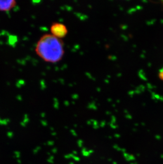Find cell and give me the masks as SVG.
Instances as JSON below:
<instances>
[{
    "label": "cell",
    "mask_w": 163,
    "mask_h": 164,
    "mask_svg": "<svg viewBox=\"0 0 163 164\" xmlns=\"http://www.w3.org/2000/svg\"><path fill=\"white\" fill-rule=\"evenodd\" d=\"M35 52L45 62L56 63L64 56V44L62 39L51 33H46L40 37L36 44Z\"/></svg>",
    "instance_id": "obj_1"
},
{
    "label": "cell",
    "mask_w": 163,
    "mask_h": 164,
    "mask_svg": "<svg viewBox=\"0 0 163 164\" xmlns=\"http://www.w3.org/2000/svg\"><path fill=\"white\" fill-rule=\"evenodd\" d=\"M50 30L52 35L60 39L65 37L68 33V29L66 26L59 22L52 24L50 26Z\"/></svg>",
    "instance_id": "obj_2"
},
{
    "label": "cell",
    "mask_w": 163,
    "mask_h": 164,
    "mask_svg": "<svg viewBox=\"0 0 163 164\" xmlns=\"http://www.w3.org/2000/svg\"><path fill=\"white\" fill-rule=\"evenodd\" d=\"M16 5L17 3L13 0L0 1V11H9Z\"/></svg>",
    "instance_id": "obj_3"
},
{
    "label": "cell",
    "mask_w": 163,
    "mask_h": 164,
    "mask_svg": "<svg viewBox=\"0 0 163 164\" xmlns=\"http://www.w3.org/2000/svg\"><path fill=\"white\" fill-rule=\"evenodd\" d=\"M159 78L162 80H163V69H162L161 71L160 72V73L159 74Z\"/></svg>",
    "instance_id": "obj_4"
}]
</instances>
